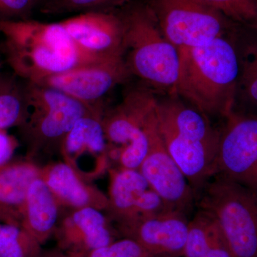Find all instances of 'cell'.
Returning <instances> with one entry per match:
<instances>
[{"mask_svg": "<svg viewBox=\"0 0 257 257\" xmlns=\"http://www.w3.org/2000/svg\"><path fill=\"white\" fill-rule=\"evenodd\" d=\"M178 50L179 75L173 90L206 117H227L234 111L239 77L234 41L220 37Z\"/></svg>", "mask_w": 257, "mask_h": 257, "instance_id": "obj_1", "label": "cell"}, {"mask_svg": "<svg viewBox=\"0 0 257 257\" xmlns=\"http://www.w3.org/2000/svg\"><path fill=\"white\" fill-rule=\"evenodd\" d=\"M0 35L8 64L25 82L37 84L78 66L102 60L79 49L60 22L0 20Z\"/></svg>", "mask_w": 257, "mask_h": 257, "instance_id": "obj_2", "label": "cell"}, {"mask_svg": "<svg viewBox=\"0 0 257 257\" xmlns=\"http://www.w3.org/2000/svg\"><path fill=\"white\" fill-rule=\"evenodd\" d=\"M120 16L124 60L132 75L154 87L174 89L179 75V50L161 31L148 7H135Z\"/></svg>", "mask_w": 257, "mask_h": 257, "instance_id": "obj_3", "label": "cell"}, {"mask_svg": "<svg viewBox=\"0 0 257 257\" xmlns=\"http://www.w3.org/2000/svg\"><path fill=\"white\" fill-rule=\"evenodd\" d=\"M25 84L29 111L20 128L28 146V157L32 160L41 152H60L64 140L77 121L102 106H88L46 86Z\"/></svg>", "mask_w": 257, "mask_h": 257, "instance_id": "obj_4", "label": "cell"}, {"mask_svg": "<svg viewBox=\"0 0 257 257\" xmlns=\"http://www.w3.org/2000/svg\"><path fill=\"white\" fill-rule=\"evenodd\" d=\"M199 209L215 218L236 257H257V193L214 175L197 196Z\"/></svg>", "mask_w": 257, "mask_h": 257, "instance_id": "obj_5", "label": "cell"}, {"mask_svg": "<svg viewBox=\"0 0 257 257\" xmlns=\"http://www.w3.org/2000/svg\"><path fill=\"white\" fill-rule=\"evenodd\" d=\"M147 7L177 49L205 45L237 25L198 0H150Z\"/></svg>", "mask_w": 257, "mask_h": 257, "instance_id": "obj_6", "label": "cell"}, {"mask_svg": "<svg viewBox=\"0 0 257 257\" xmlns=\"http://www.w3.org/2000/svg\"><path fill=\"white\" fill-rule=\"evenodd\" d=\"M214 175L257 193V115L233 111L226 118Z\"/></svg>", "mask_w": 257, "mask_h": 257, "instance_id": "obj_7", "label": "cell"}, {"mask_svg": "<svg viewBox=\"0 0 257 257\" xmlns=\"http://www.w3.org/2000/svg\"><path fill=\"white\" fill-rule=\"evenodd\" d=\"M131 75L124 57H116L78 66L37 84L60 91L88 106H97L102 105L108 93Z\"/></svg>", "mask_w": 257, "mask_h": 257, "instance_id": "obj_8", "label": "cell"}, {"mask_svg": "<svg viewBox=\"0 0 257 257\" xmlns=\"http://www.w3.org/2000/svg\"><path fill=\"white\" fill-rule=\"evenodd\" d=\"M138 170L170 209L185 214L192 209L197 194L167 151L159 133L157 114L152 123L150 150Z\"/></svg>", "mask_w": 257, "mask_h": 257, "instance_id": "obj_9", "label": "cell"}, {"mask_svg": "<svg viewBox=\"0 0 257 257\" xmlns=\"http://www.w3.org/2000/svg\"><path fill=\"white\" fill-rule=\"evenodd\" d=\"M60 23L78 48L89 57L96 60L124 57V25L119 14L88 12Z\"/></svg>", "mask_w": 257, "mask_h": 257, "instance_id": "obj_10", "label": "cell"}, {"mask_svg": "<svg viewBox=\"0 0 257 257\" xmlns=\"http://www.w3.org/2000/svg\"><path fill=\"white\" fill-rule=\"evenodd\" d=\"M189 220L184 213L167 210L119 230L123 237L138 242L152 257L183 254Z\"/></svg>", "mask_w": 257, "mask_h": 257, "instance_id": "obj_11", "label": "cell"}, {"mask_svg": "<svg viewBox=\"0 0 257 257\" xmlns=\"http://www.w3.org/2000/svg\"><path fill=\"white\" fill-rule=\"evenodd\" d=\"M54 234L60 249L80 256L116 240L102 211L93 207L75 209L57 225Z\"/></svg>", "mask_w": 257, "mask_h": 257, "instance_id": "obj_12", "label": "cell"}, {"mask_svg": "<svg viewBox=\"0 0 257 257\" xmlns=\"http://www.w3.org/2000/svg\"><path fill=\"white\" fill-rule=\"evenodd\" d=\"M157 104L155 96L146 89L136 88L126 93L119 105L103 114L107 143L121 149L127 145L143 131Z\"/></svg>", "mask_w": 257, "mask_h": 257, "instance_id": "obj_13", "label": "cell"}, {"mask_svg": "<svg viewBox=\"0 0 257 257\" xmlns=\"http://www.w3.org/2000/svg\"><path fill=\"white\" fill-rule=\"evenodd\" d=\"M40 178L47 184L60 206L79 209L93 207L106 211L108 197L73 167L58 162L42 167Z\"/></svg>", "mask_w": 257, "mask_h": 257, "instance_id": "obj_14", "label": "cell"}, {"mask_svg": "<svg viewBox=\"0 0 257 257\" xmlns=\"http://www.w3.org/2000/svg\"><path fill=\"white\" fill-rule=\"evenodd\" d=\"M102 106L77 121L64 140L61 153L64 162L79 173L84 158L94 160L102 172L109 157V146L102 124Z\"/></svg>", "mask_w": 257, "mask_h": 257, "instance_id": "obj_15", "label": "cell"}, {"mask_svg": "<svg viewBox=\"0 0 257 257\" xmlns=\"http://www.w3.org/2000/svg\"><path fill=\"white\" fill-rule=\"evenodd\" d=\"M41 167L27 157L0 166V223L20 225L30 185L40 177Z\"/></svg>", "mask_w": 257, "mask_h": 257, "instance_id": "obj_16", "label": "cell"}, {"mask_svg": "<svg viewBox=\"0 0 257 257\" xmlns=\"http://www.w3.org/2000/svg\"><path fill=\"white\" fill-rule=\"evenodd\" d=\"M60 204L40 177L32 182L24 205L21 226L41 245L57 229Z\"/></svg>", "mask_w": 257, "mask_h": 257, "instance_id": "obj_17", "label": "cell"}, {"mask_svg": "<svg viewBox=\"0 0 257 257\" xmlns=\"http://www.w3.org/2000/svg\"><path fill=\"white\" fill-rule=\"evenodd\" d=\"M150 187L138 170L120 168L111 171L106 211L111 220L116 222L118 230L133 224L139 200Z\"/></svg>", "mask_w": 257, "mask_h": 257, "instance_id": "obj_18", "label": "cell"}, {"mask_svg": "<svg viewBox=\"0 0 257 257\" xmlns=\"http://www.w3.org/2000/svg\"><path fill=\"white\" fill-rule=\"evenodd\" d=\"M236 40L239 59L236 99L241 96L249 105L257 107V34L242 37L238 35Z\"/></svg>", "mask_w": 257, "mask_h": 257, "instance_id": "obj_19", "label": "cell"}, {"mask_svg": "<svg viewBox=\"0 0 257 257\" xmlns=\"http://www.w3.org/2000/svg\"><path fill=\"white\" fill-rule=\"evenodd\" d=\"M29 101L26 84L0 76V131L20 126L28 117Z\"/></svg>", "mask_w": 257, "mask_h": 257, "instance_id": "obj_20", "label": "cell"}, {"mask_svg": "<svg viewBox=\"0 0 257 257\" xmlns=\"http://www.w3.org/2000/svg\"><path fill=\"white\" fill-rule=\"evenodd\" d=\"M220 226L207 211L199 209L189 220L183 257H201L221 234Z\"/></svg>", "mask_w": 257, "mask_h": 257, "instance_id": "obj_21", "label": "cell"}, {"mask_svg": "<svg viewBox=\"0 0 257 257\" xmlns=\"http://www.w3.org/2000/svg\"><path fill=\"white\" fill-rule=\"evenodd\" d=\"M42 246L20 225L0 224V257H38Z\"/></svg>", "mask_w": 257, "mask_h": 257, "instance_id": "obj_22", "label": "cell"}, {"mask_svg": "<svg viewBox=\"0 0 257 257\" xmlns=\"http://www.w3.org/2000/svg\"><path fill=\"white\" fill-rule=\"evenodd\" d=\"M257 34V0H198Z\"/></svg>", "mask_w": 257, "mask_h": 257, "instance_id": "obj_23", "label": "cell"}, {"mask_svg": "<svg viewBox=\"0 0 257 257\" xmlns=\"http://www.w3.org/2000/svg\"><path fill=\"white\" fill-rule=\"evenodd\" d=\"M128 0H46L38 8L47 15H60L88 12H109Z\"/></svg>", "mask_w": 257, "mask_h": 257, "instance_id": "obj_24", "label": "cell"}, {"mask_svg": "<svg viewBox=\"0 0 257 257\" xmlns=\"http://www.w3.org/2000/svg\"><path fill=\"white\" fill-rule=\"evenodd\" d=\"M84 257H152L133 239L122 237L94 250Z\"/></svg>", "mask_w": 257, "mask_h": 257, "instance_id": "obj_25", "label": "cell"}, {"mask_svg": "<svg viewBox=\"0 0 257 257\" xmlns=\"http://www.w3.org/2000/svg\"><path fill=\"white\" fill-rule=\"evenodd\" d=\"M35 8L33 0H0V20H28Z\"/></svg>", "mask_w": 257, "mask_h": 257, "instance_id": "obj_26", "label": "cell"}, {"mask_svg": "<svg viewBox=\"0 0 257 257\" xmlns=\"http://www.w3.org/2000/svg\"><path fill=\"white\" fill-rule=\"evenodd\" d=\"M201 257H236L230 247L224 233L220 234L207 248V251Z\"/></svg>", "mask_w": 257, "mask_h": 257, "instance_id": "obj_27", "label": "cell"}, {"mask_svg": "<svg viewBox=\"0 0 257 257\" xmlns=\"http://www.w3.org/2000/svg\"><path fill=\"white\" fill-rule=\"evenodd\" d=\"M17 143L5 131H0V166L11 160L16 149Z\"/></svg>", "mask_w": 257, "mask_h": 257, "instance_id": "obj_28", "label": "cell"}, {"mask_svg": "<svg viewBox=\"0 0 257 257\" xmlns=\"http://www.w3.org/2000/svg\"><path fill=\"white\" fill-rule=\"evenodd\" d=\"M38 257H84L78 256V255L72 254V253H69L67 252H65V251H62V250L58 249L57 250H52V251H42L41 254Z\"/></svg>", "mask_w": 257, "mask_h": 257, "instance_id": "obj_29", "label": "cell"}, {"mask_svg": "<svg viewBox=\"0 0 257 257\" xmlns=\"http://www.w3.org/2000/svg\"><path fill=\"white\" fill-rule=\"evenodd\" d=\"M33 1L34 3H35V7L39 8L46 0H33Z\"/></svg>", "mask_w": 257, "mask_h": 257, "instance_id": "obj_30", "label": "cell"}, {"mask_svg": "<svg viewBox=\"0 0 257 257\" xmlns=\"http://www.w3.org/2000/svg\"><path fill=\"white\" fill-rule=\"evenodd\" d=\"M1 67H2V62H1V60H0V71H1ZM0 76H1V73H0Z\"/></svg>", "mask_w": 257, "mask_h": 257, "instance_id": "obj_31", "label": "cell"}, {"mask_svg": "<svg viewBox=\"0 0 257 257\" xmlns=\"http://www.w3.org/2000/svg\"><path fill=\"white\" fill-rule=\"evenodd\" d=\"M0 224H1V223H0Z\"/></svg>", "mask_w": 257, "mask_h": 257, "instance_id": "obj_32", "label": "cell"}]
</instances>
